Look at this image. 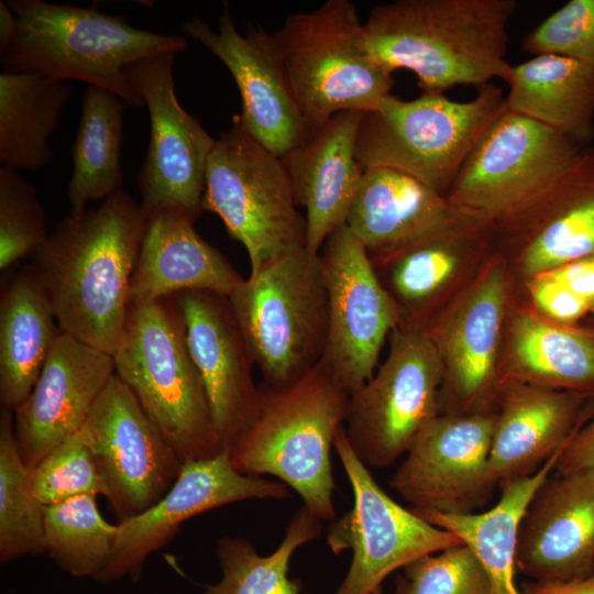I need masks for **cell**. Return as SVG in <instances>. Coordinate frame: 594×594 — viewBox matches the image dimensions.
Listing matches in <instances>:
<instances>
[{"label":"cell","instance_id":"cell-26","mask_svg":"<svg viewBox=\"0 0 594 594\" xmlns=\"http://www.w3.org/2000/svg\"><path fill=\"white\" fill-rule=\"evenodd\" d=\"M591 395L527 384H504L497 395L490 470L502 487L536 473L580 428Z\"/></svg>","mask_w":594,"mask_h":594},{"label":"cell","instance_id":"cell-20","mask_svg":"<svg viewBox=\"0 0 594 594\" xmlns=\"http://www.w3.org/2000/svg\"><path fill=\"white\" fill-rule=\"evenodd\" d=\"M175 297L222 450L229 452L262 404V387L253 380V358L228 297L202 290Z\"/></svg>","mask_w":594,"mask_h":594},{"label":"cell","instance_id":"cell-6","mask_svg":"<svg viewBox=\"0 0 594 594\" xmlns=\"http://www.w3.org/2000/svg\"><path fill=\"white\" fill-rule=\"evenodd\" d=\"M228 300L265 386H288L320 363L328 294L319 254L304 246L265 261Z\"/></svg>","mask_w":594,"mask_h":594},{"label":"cell","instance_id":"cell-35","mask_svg":"<svg viewBox=\"0 0 594 594\" xmlns=\"http://www.w3.org/2000/svg\"><path fill=\"white\" fill-rule=\"evenodd\" d=\"M320 522L302 506L288 522L279 546L267 556L258 554L245 538L221 537L216 553L222 578L206 585L202 594H304L288 576L289 563L298 548L320 536Z\"/></svg>","mask_w":594,"mask_h":594},{"label":"cell","instance_id":"cell-41","mask_svg":"<svg viewBox=\"0 0 594 594\" xmlns=\"http://www.w3.org/2000/svg\"><path fill=\"white\" fill-rule=\"evenodd\" d=\"M522 50L551 54L594 67V0H570L531 30Z\"/></svg>","mask_w":594,"mask_h":594},{"label":"cell","instance_id":"cell-36","mask_svg":"<svg viewBox=\"0 0 594 594\" xmlns=\"http://www.w3.org/2000/svg\"><path fill=\"white\" fill-rule=\"evenodd\" d=\"M96 498L86 494L45 506V553L74 578L97 580L114 549L118 524L102 517Z\"/></svg>","mask_w":594,"mask_h":594},{"label":"cell","instance_id":"cell-2","mask_svg":"<svg viewBox=\"0 0 594 594\" xmlns=\"http://www.w3.org/2000/svg\"><path fill=\"white\" fill-rule=\"evenodd\" d=\"M515 0H398L375 7L363 45L386 70H411L424 92L504 78Z\"/></svg>","mask_w":594,"mask_h":594},{"label":"cell","instance_id":"cell-12","mask_svg":"<svg viewBox=\"0 0 594 594\" xmlns=\"http://www.w3.org/2000/svg\"><path fill=\"white\" fill-rule=\"evenodd\" d=\"M333 448L353 494V506L328 529L333 553L352 551L348 573L333 594H373L394 571L431 553L463 543L449 530L437 527L395 502L353 452L344 426Z\"/></svg>","mask_w":594,"mask_h":594},{"label":"cell","instance_id":"cell-11","mask_svg":"<svg viewBox=\"0 0 594 594\" xmlns=\"http://www.w3.org/2000/svg\"><path fill=\"white\" fill-rule=\"evenodd\" d=\"M583 147L557 130L505 109L471 150L446 199L457 212L501 222L548 191Z\"/></svg>","mask_w":594,"mask_h":594},{"label":"cell","instance_id":"cell-23","mask_svg":"<svg viewBox=\"0 0 594 594\" xmlns=\"http://www.w3.org/2000/svg\"><path fill=\"white\" fill-rule=\"evenodd\" d=\"M495 227L530 278L594 254V146H584L538 200Z\"/></svg>","mask_w":594,"mask_h":594},{"label":"cell","instance_id":"cell-46","mask_svg":"<svg viewBox=\"0 0 594 594\" xmlns=\"http://www.w3.org/2000/svg\"><path fill=\"white\" fill-rule=\"evenodd\" d=\"M18 18L6 1H0V56L13 44L18 35Z\"/></svg>","mask_w":594,"mask_h":594},{"label":"cell","instance_id":"cell-19","mask_svg":"<svg viewBox=\"0 0 594 594\" xmlns=\"http://www.w3.org/2000/svg\"><path fill=\"white\" fill-rule=\"evenodd\" d=\"M289 496L288 486L282 482L239 472L227 452L185 461L175 483L156 504L118 524L112 556L97 581L124 576L138 581L147 558L197 515L237 502Z\"/></svg>","mask_w":594,"mask_h":594},{"label":"cell","instance_id":"cell-34","mask_svg":"<svg viewBox=\"0 0 594 594\" xmlns=\"http://www.w3.org/2000/svg\"><path fill=\"white\" fill-rule=\"evenodd\" d=\"M124 106L114 92L87 87L72 152L73 170L67 186L70 212H81L89 201L103 200L120 190Z\"/></svg>","mask_w":594,"mask_h":594},{"label":"cell","instance_id":"cell-3","mask_svg":"<svg viewBox=\"0 0 594 594\" xmlns=\"http://www.w3.org/2000/svg\"><path fill=\"white\" fill-rule=\"evenodd\" d=\"M18 18V35L2 55L8 73H41L75 79L118 95L125 105L143 99L124 73L129 65L162 53H179L185 37L130 25L96 7L56 4L43 0L6 1Z\"/></svg>","mask_w":594,"mask_h":594},{"label":"cell","instance_id":"cell-28","mask_svg":"<svg viewBox=\"0 0 594 594\" xmlns=\"http://www.w3.org/2000/svg\"><path fill=\"white\" fill-rule=\"evenodd\" d=\"M452 215L444 196L409 174L377 166L364 169L344 224L373 257L427 235Z\"/></svg>","mask_w":594,"mask_h":594},{"label":"cell","instance_id":"cell-31","mask_svg":"<svg viewBox=\"0 0 594 594\" xmlns=\"http://www.w3.org/2000/svg\"><path fill=\"white\" fill-rule=\"evenodd\" d=\"M564 447L536 473L504 484L491 509L466 515L414 509L432 525L458 536L474 552L487 575L490 594H522L515 582L519 526L535 493L556 470Z\"/></svg>","mask_w":594,"mask_h":594},{"label":"cell","instance_id":"cell-45","mask_svg":"<svg viewBox=\"0 0 594 594\" xmlns=\"http://www.w3.org/2000/svg\"><path fill=\"white\" fill-rule=\"evenodd\" d=\"M522 594H594V570L584 578L556 582H524Z\"/></svg>","mask_w":594,"mask_h":594},{"label":"cell","instance_id":"cell-29","mask_svg":"<svg viewBox=\"0 0 594 594\" xmlns=\"http://www.w3.org/2000/svg\"><path fill=\"white\" fill-rule=\"evenodd\" d=\"M48 294L35 270L16 272L0 297V403L13 411L29 396L59 336Z\"/></svg>","mask_w":594,"mask_h":594},{"label":"cell","instance_id":"cell-42","mask_svg":"<svg viewBox=\"0 0 594 594\" xmlns=\"http://www.w3.org/2000/svg\"><path fill=\"white\" fill-rule=\"evenodd\" d=\"M529 289L537 308L553 322L574 326L590 312L580 297L549 274L532 277Z\"/></svg>","mask_w":594,"mask_h":594},{"label":"cell","instance_id":"cell-1","mask_svg":"<svg viewBox=\"0 0 594 594\" xmlns=\"http://www.w3.org/2000/svg\"><path fill=\"white\" fill-rule=\"evenodd\" d=\"M147 216L118 190L96 209L69 212L34 254L61 331L114 354Z\"/></svg>","mask_w":594,"mask_h":594},{"label":"cell","instance_id":"cell-37","mask_svg":"<svg viewBox=\"0 0 594 594\" xmlns=\"http://www.w3.org/2000/svg\"><path fill=\"white\" fill-rule=\"evenodd\" d=\"M45 506L34 495L31 469L23 462L13 413L0 414V561L45 553Z\"/></svg>","mask_w":594,"mask_h":594},{"label":"cell","instance_id":"cell-13","mask_svg":"<svg viewBox=\"0 0 594 594\" xmlns=\"http://www.w3.org/2000/svg\"><path fill=\"white\" fill-rule=\"evenodd\" d=\"M319 256L328 294V334L319 364L352 395L375 373L399 311L345 224L330 233Z\"/></svg>","mask_w":594,"mask_h":594},{"label":"cell","instance_id":"cell-40","mask_svg":"<svg viewBox=\"0 0 594 594\" xmlns=\"http://www.w3.org/2000/svg\"><path fill=\"white\" fill-rule=\"evenodd\" d=\"M404 571V594H490L487 575L464 543L424 556Z\"/></svg>","mask_w":594,"mask_h":594},{"label":"cell","instance_id":"cell-39","mask_svg":"<svg viewBox=\"0 0 594 594\" xmlns=\"http://www.w3.org/2000/svg\"><path fill=\"white\" fill-rule=\"evenodd\" d=\"M31 483L44 506L86 494L105 495L95 458L79 432L62 441L31 469Z\"/></svg>","mask_w":594,"mask_h":594},{"label":"cell","instance_id":"cell-33","mask_svg":"<svg viewBox=\"0 0 594 594\" xmlns=\"http://www.w3.org/2000/svg\"><path fill=\"white\" fill-rule=\"evenodd\" d=\"M70 95L65 80L41 73H1V166L36 172L52 163L50 139Z\"/></svg>","mask_w":594,"mask_h":594},{"label":"cell","instance_id":"cell-10","mask_svg":"<svg viewBox=\"0 0 594 594\" xmlns=\"http://www.w3.org/2000/svg\"><path fill=\"white\" fill-rule=\"evenodd\" d=\"M443 364L426 329L399 322L389 334L385 361L350 395L344 431L369 469L404 457L440 414Z\"/></svg>","mask_w":594,"mask_h":594},{"label":"cell","instance_id":"cell-38","mask_svg":"<svg viewBox=\"0 0 594 594\" xmlns=\"http://www.w3.org/2000/svg\"><path fill=\"white\" fill-rule=\"evenodd\" d=\"M46 219L34 186L20 172L0 168V270L34 255L46 242Z\"/></svg>","mask_w":594,"mask_h":594},{"label":"cell","instance_id":"cell-15","mask_svg":"<svg viewBox=\"0 0 594 594\" xmlns=\"http://www.w3.org/2000/svg\"><path fill=\"white\" fill-rule=\"evenodd\" d=\"M176 53H162L124 68L147 108L151 124L138 185L146 216L178 208L195 220L202 211L206 172L216 143L200 122L179 103L173 65Z\"/></svg>","mask_w":594,"mask_h":594},{"label":"cell","instance_id":"cell-25","mask_svg":"<svg viewBox=\"0 0 594 594\" xmlns=\"http://www.w3.org/2000/svg\"><path fill=\"white\" fill-rule=\"evenodd\" d=\"M363 112L334 114L282 158L296 205L306 209L305 246L319 254L327 238L345 219L359 189L363 168L356 141Z\"/></svg>","mask_w":594,"mask_h":594},{"label":"cell","instance_id":"cell-16","mask_svg":"<svg viewBox=\"0 0 594 594\" xmlns=\"http://www.w3.org/2000/svg\"><path fill=\"white\" fill-rule=\"evenodd\" d=\"M494 421L487 410L439 414L404 455L391 487L415 510L477 513L497 487L490 470Z\"/></svg>","mask_w":594,"mask_h":594},{"label":"cell","instance_id":"cell-47","mask_svg":"<svg viewBox=\"0 0 594 594\" xmlns=\"http://www.w3.org/2000/svg\"><path fill=\"white\" fill-rule=\"evenodd\" d=\"M373 594H385L382 590V586L378 587ZM393 594H404V579L403 576H398L396 590Z\"/></svg>","mask_w":594,"mask_h":594},{"label":"cell","instance_id":"cell-43","mask_svg":"<svg viewBox=\"0 0 594 594\" xmlns=\"http://www.w3.org/2000/svg\"><path fill=\"white\" fill-rule=\"evenodd\" d=\"M590 469H594V417L580 427L564 447L556 473L568 474Z\"/></svg>","mask_w":594,"mask_h":594},{"label":"cell","instance_id":"cell-44","mask_svg":"<svg viewBox=\"0 0 594 594\" xmlns=\"http://www.w3.org/2000/svg\"><path fill=\"white\" fill-rule=\"evenodd\" d=\"M549 274L580 297L594 311V254L568 263Z\"/></svg>","mask_w":594,"mask_h":594},{"label":"cell","instance_id":"cell-7","mask_svg":"<svg viewBox=\"0 0 594 594\" xmlns=\"http://www.w3.org/2000/svg\"><path fill=\"white\" fill-rule=\"evenodd\" d=\"M362 31L354 3L327 0L272 33L310 134L339 112L366 113L392 95V73L367 53Z\"/></svg>","mask_w":594,"mask_h":594},{"label":"cell","instance_id":"cell-30","mask_svg":"<svg viewBox=\"0 0 594 594\" xmlns=\"http://www.w3.org/2000/svg\"><path fill=\"white\" fill-rule=\"evenodd\" d=\"M505 109L587 146L594 138V67L542 54L510 65Z\"/></svg>","mask_w":594,"mask_h":594},{"label":"cell","instance_id":"cell-21","mask_svg":"<svg viewBox=\"0 0 594 594\" xmlns=\"http://www.w3.org/2000/svg\"><path fill=\"white\" fill-rule=\"evenodd\" d=\"M114 374L113 355L59 333L31 393L12 411L28 468L79 431Z\"/></svg>","mask_w":594,"mask_h":594},{"label":"cell","instance_id":"cell-27","mask_svg":"<svg viewBox=\"0 0 594 594\" xmlns=\"http://www.w3.org/2000/svg\"><path fill=\"white\" fill-rule=\"evenodd\" d=\"M195 221L178 208L147 216L130 302H151L195 290L229 297L243 282L227 257L198 234Z\"/></svg>","mask_w":594,"mask_h":594},{"label":"cell","instance_id":"cell-4","mask_svg":"<svg viewBox=\"0 0 594 594\" xmlns=\"http://www.w3.org/2000/svg\"><path fill=\"white\" fill-rule=\"evenodd\" d=\"M262 391L256 417L227 452L233 466L278 479L315 517L334 521L330 454L344 425L349 393L320 364L288 386Z\"/></svg>","mask_w":594,"mask_h":594},{"label":"cell","instance_id":"cell-17","mask_svg":"<svg viewBox=\"0 0 594 594\" xmlns=\"http://www.w3.org/2000/svg\"><path fill=\"white\" fill-rule=\"evenodd\" d=\"M182 29L231 73L241 96L240 123L255 141L283 157L310 135L273 34L251 22L241 34L227 4L217 30L198 16L184 21Z\"/></svg>","mask_w":594,"mask_h":594},{"label":"cell","instance_id":"cell-24","mask_svg":"<svg viewBox=\"0 0 594 594\" xmlns=\"http://www.w3.org/2000/svg\"><path fill=\"white\" fill-rule=\"evenodd\" d=\"M452 211L448 222L427 235L371 257L399 322L426 329L460 270L483 260L497 241L495 223Z\"/></svg>","mask_w":594,"mask_h":594},{"label":"cell","instance_id":"cell-32","mask_svg":"<svg viewBox=\"0 0 594 594\" xmlns=\"http://www.w3.org/2000/svg\"><path fill=\"white\" fill-rule=\"evenodd\" d=\"M508 383L594 395V330L519 312L510 332ZM501 386V387H502Z\"/></svg>","mask_w":594,"mask_h":594},{"label":"cell","instance_id":"cell-5","mask_svg":"<svg viewBox=\"0 0 594 594\" xmlns=\"http://www.w3.org/2000/svg\"><path fill=\"white\" fill-rule=\"evenodd\" d=\"M113 359L116 374L184 462L223 452L175 296L130 302Z\"/></svg>","mask_w":594,"mask_h":594},{"label":"cell","instance_id":"cell-18","mask_svg":"<svg viewBox=\"0 0 594 594\" xmlns=\"http://www.w3.org/2000/svg\"><path fill=\"white\" fill-rule=\"evenodd\" d=\"M465 293L426 328L443 364L440 414L485 410L497 397V351L506 308L503 261L492 255Z\"/></svg>","mask_w":594,"mask_h":594},{"label":"cell","instance_id":"cell-22","mask_svg":"<svg viewBox=\"0 0 594 594\" xmlns=\"http://www.w3.org/2000/svg\"><path fill=\"white\" fill-rule=\"evenodd\" d=\"M516 566L536 582L594 570V469L550 475L538 488L519 526Z\"/></svg>","mask_w":594,"mask_h":594},{"label":"cell","instance_id":"cell-9","mask_svg":"<svg viewBox=\"0 0 594 594\" xmlns=\"http://www.w3.org/2000/svg\"><path fill=\"white\" fill-rule=\"evenodd\" d=\"M297 207L282 158L249 135L235 116L210 152L202 211L222 220L254 270L305 246L306 221Z\"/></svg>","mask_w":594,"mask_h":594},{"label":"cell","instance_id":"cell-8","mask_svg":"<svg viewBox=\"0 0 594 594\" xmlns=\"http://www.w3.org/2000/svg\"><path fill=\"white\" fill-rule=\"evenodd\" d=\"M504 100L502 88L491 82L469 101L441 92H424L413 100L391 95L363 114L358 162L363 170H402L446 197L473 146L505 110Z\"/></svg>","mask_w":594,"mask_h":594},{"label":"cell","instance_id":"cell-14","mask_svg":"<svg viewBox=\"0 0 594 594\" xmlns=\"http://www.w3.org/2000/svg\"><path fill=\"white\" fill-rule=\"evenodd\" d=\"M78 432L97 463L103 496L121 520L156 504L184 463L117 374Z\"/></svg>","mask_w":594,"mask_h":594}]
</instances>
